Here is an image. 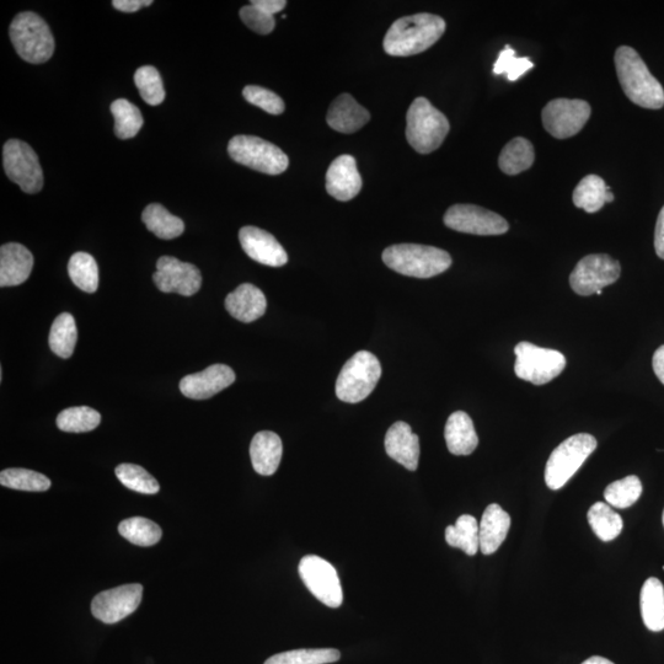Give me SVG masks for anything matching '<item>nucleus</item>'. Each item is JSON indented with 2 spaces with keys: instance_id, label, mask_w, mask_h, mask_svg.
I'll use <instances>...</instances> for the list:
<instances>
[{
  "instance_id": "nucleus-28",
  "label": "nucleus",
  "mask_w": 664,
  "mask_h": 664,
  "mask_svg": "<svg viewBox=\"0 0 664 664\" xmlns=\"http://www.w3.org/2000/svg\"><path fill=\"white\" fill-rule=\"evenodd\" d=\"M642 620L647 629L658 633L664 630V587L655 577L649 578L641 589Z\"/></svg>"
},
{
  "instance_id": "nucleus-47",
  "label": "nucleus",
  "mask_w": 664,
  "mask_h": 664,
  "mask_svg": "<svg viewBox=\"0 0 664 664\" xmlns=\"http://www.w3.org/2000/svg\"><path fill=\"white\" fill-rule=\"evenodd\" d=\"M250 4L260 8L262 12L273 16L281 13L286 8L287 2L286 0H253Z\"/></svg>"
},
{
  "instance_id": "nucleus-23",
  "label": "nucleus",
  "mask_w": 664,
  "mask_h": 664,
  "mask_svg": "<svg viewBox=\"0 0 664 664\" xmlns=\"http://www.w3.org/2000/svg\"><path fill=\"white\" fill-rule=\"evenodd\" d=\"M227 312L242 323H253L265 314L267 301L261 289L244 283L226 298Z\"/></svg>"
},
{
  "instance_id": "nucleus-36",
  "label": "nucleus",
  "mask_w": 664,
  "mask_h": 664,
  "mask_svg": "<svg viewBox=\"0 0 664 664\" xmlns=\"http://www.w3.org/2000/svg\"><path fill=\"white\" fill-rule=\"evenodd\" d=\"M111 112L115 117V133L121 139L136 137L143 127V116L136 105L125 99L111 104Z\"/></svg>"
},
{
  "instance_id": "nucleus-34",
  "label": "nucleus",
  "mask_w": 664,
  "mask_h": 664,
  "mask_svg": "<svg viewBox=\"0 0 664 664\" xmlns=\"http://www.w3.org/2000/svg\"><path fill=\"white\" fill-rule=\"evenodd\" d=\"M119 533L128 542L144 548L158 544L163 537L162 528L151 519L143 517L125 519L120 523Z\"/></svg>"
},
{
  "instance_id": "nucleus-48",
  "label": "nucleus",
  "mask_w": 664,
  "mask_h": 664,
  "mask_svg": "<svg viewBox=\"0 0 664 664\" xmlns=\"http://www.w3.org/2000/svg\"><path fill=\"white\" fill-rule=\"evenodd\" d=\"M655 249L657 256L664 260V207L662 208L660 214H658L657 218Z\"/></svg>"
},
{
  "instance_id": "nucleus-45",
  "label": "nucleus",
  "mask_w": 664,
  "mask_h": 664,
  "mask_svg": "<svg viewBox=\"0 0 664 664\" xmlns=\"http://www.w3.org/2000/svg\"><path fill=\"white\" fill-rule=\"evenodd\" d=\"M240 19L244 21V24L248 26L250 30L255 31L256 34L259 35H269L275 30V18L262 12L260 8L255 7L253 4L245 5V7L240 10Z\"/></svg>"
},
{
  "instance_id": "nucleus-13",
  "label": "nucleus",
  "mask_w": 664,
  "mask_h": 664,
  "mask_svg": "<svg viewBox=\"0 0 664 664\" xmlns=\"http://www.w3.org/2000/svg\"><path fill=\"white\" fill-rule=\"evenodd\" d=\"M591 112V106L585 100L556 99L544 107L543 125L555 138L574 137L586 126Z\"/></svg>"
},
{
  "instance_id": "nucleus-33",
  "label": "nucleus",
  "mask_w": 664,
  "mask_h": 664,
  "mask_svg": "<svg viewBox=\"0 0 664 664\" xmlns=\"http://www.w3.org/2000/svg\"><path fill=\"white\" fill-rule=\"evenodd\" d=\"M77 340L78 331L73 315L69 313L58 315L53 321L50 337H48V344H50L52 352L67 360L73 355Z\"/></svg>"
},
{
  "instance_id": "nucleus-7",
  "label": "nucleus",
  "mask_w": 664,
  "mask_h": 664,
  "mask_svg": "<svg viewBox=\"0 0 664 664\" xmlns=\"http://www.w3.org/2000/svg\"><path fill=\"white\" fill-rule=\"evenodd\" d=\"M597 439L589 433L567 438L551 453L545 468V483L551 490H560L597 448Z\"/></svg>"
},
{
  "instance_id": "nucleus-21",
  "label": "nucleus",
  "mask_w": 664,
  "mask_h": 664,
  "mask_svg": "<svg viewBox=\"0 0 664 664\" xmlns=\"http://www.w3.org/2000/svg\"><path fill=\"white\" fill-rule=\"evenodd\" d=\"M34 256L24 245L9 243L0 248V286L14 287L28 281Z\"/></svg>"
},
{
  "instance_id": "nucleus-27",
  "label": "nucleus",
  "mask_w": 664,
  "mask_h": 664,
  "mask_svg": "<svg viewBox=\"0 0 664 664\" xmlns=\"http://www.w3.org/2000/svg\"><path fill=\"white\" fill-rule=\"evenodd\" d=\"M572 201L577 208L587 213H596L602 210L605 203L613 202L614 195L601 176L591 174L578 182Z\"/></svg>"
},
{
  "instance_id": "nucleus-24",
  "label": "nucleus",
  "mask_w": 664,
  "mask_h": 664,
  "mask_svg": "<svg viewBox=\"0 0 664 664\" xmlns=\"http://www.w3.org/2000/svg\"><path fill=\"white\" fill-rule=\"evenodd\" d=\"M511 517L503 508L492 503L486 508L479 524L480 550L484 555L496 553L505 542L511 528Z\"/></svg>"
},
{
  "instance_id": "nucleus-50",
  "label": "nucleus",
  "mask_w": 664,
  "mask_h": 664,
  "mask_svg": "<svg viewBox=\"0 0 664 664\" xmlns=\"http://www.w3.org/2000/svg\"><path fill=\"white\" fill-rule=\"evenodd\" d=\"M582 664H614V663L612 661L607 660V658L593 656L591 658H588V660H586Z\"/></svg>"
},
{
  "instance_id": "nucleus-49",
  "label": "nucleus",
  "mask_w": 664,
  "mask_h": 664,
  "mask_svg": "<svg viewBox=\"0 0 664 664\" xmlns=\"http://www.w3.org/2000/svg\"><path fill=\"white\" fill-rule=\"evenodd\" d=\"M652 367L657 378L664 385V345L658 348L655 355H653Z\"/></svg>"
},
{
  "instance_id": "nucleus-39",
  "label": "nucleus",
  "mask_w": 664,
  "mask_h": 664,
  "mask_svg": "<svg viewBox=\"0 0 664 664\" xmlns=\"http://www.w3.org/2000/svg\"><path fill=\"white\" fill-rule=\"evenodd\" d=\"M642 495V484L635 475L626 476V478L614 481L604 491L605 501L609 506L625 510L637 501Z\"/></svg>"
},
{
  "instance_id": "nucleus-15",
  "label": "nucleus",
  "mask_w": 664,
  "mask_h": 664,
  "mask_svg": "<svg viewBox=\"0 0 664 664\" xmlns=\"http://www.w3.org/2000/svg\"><path fill=\"white\" fill-rule=\"evenodd\" d=\"M143 586L123 585L101 592L91 602V613L105 624H116L135 613L142 602Z\"/></svg>"
},
{
  "instance_id": "nucleus-22",
  "label": "nucleus",
  "mask_w": 664,
  "mask_h": 664,
  "mask_svg": "<svg viewBox=\"0 0 664 664\" xmlns=\"http://www.w3.org/2000/svg\"><path fill=\"white\" fill-rule=\"evenodd\" d=\"M369 120H371V114L350 94L337 96L326 116V121L332 130L346 133V135L360 131Z\"/></svg>"
},
{
  "instance_id": "nucleus-38",
  "label": "nucleus",
  "mask_w": 664,
  "mask_h": 664,
  "mask_svg": "<svg viewBox=\"0 0 664 664\" xmlns=\"http://www.w3.org/2000/svg\"><path fill=\"white\" fill-rule=\"evenodd\" d=\"M101 415L88 406H77L63 410L57 416V427L63 432L83 433L95 430L100 425Z\"/></svg>"
},
{
  "instance_id": "nucleus-32",
  "label": "nucleus",
  "mask_w": 664,
  "mask_h": 664,
  "mask_svg": "<svg viewBox=\"0 0 664 664\" xmlns=\"http://www.w3.org/2000/svg\"><path fill=\"white\" fill-rule=\"evenodd\" d=\"M446 542L452 548L462 549L465 554L474 556L480 550L479 523L470 514H463L454 526L446 529Z\"/></svg>"
},
{
  "instance_id": "nucleus-10",
  "label": "nucleus",
  "mask_w": 664,
  "mask_h": 664,
  "mask_svg": "<svg viewBox=\"0 0 664 664\" xmlns=\"http://www.w3.org/2000/svg\"><path fill=\"white\" fill-rule=\"evenodd\" d=\"M3 166L8 178L25 194H37L44 187V171L39 157L28 143L10 139L4 144Z\"/></svg>"
},
{
  "instance_id": "nucleus-2",
  "label": "nucleus",
  "mask_w": 664,
  "mask_h": 664,
  "mask_svg": "<svg viewBox=\"0 0 664 664\" xmlns=\"http://www.w3.org/2000/svg\"><path fill=\"white\" fill-rule=\"evenodd\" d=\"M614 62L621 88L631 103L644 109H662L664 89L633 47H619Z\"/></svg>"
},
{
  "instance_id": "nucleus-46",
  "label": "nucleus",
  "mask_w": 664,
  "mask_h": 664,
  "mask_svg": "<svg viewBox=\"0 0 664 664\" xmlns=\"http://www.w3.org/2000/svg\"><path fill=\"white\" fill-rule=\"evenodd\" d=\"M152 0H114L112 5L123 13H136L144 7H151Z\"/></svg>"
},
{
  "instance_id": "nucleus-20",
  "label": "nucleus",
  "mask_w": 664,
  "mask_h": 664,
  "mask_svg": "<svg viewBox=\"0 0 664 664\" xmlns=\"http://www.w3.org/2000/svg\"><path fill=\"white\" fill-rule=\"evenodd\" d=\"M384 446L389 457L404 468L415 471L419 467L420 438L412 432L408 423L395 422L385 436Z\"/></svg>"
},
{
  "instance_id": "nucleus-19",
  "label": "nucleus",
  "mask_w": 664,
  "mask_h": 664,
  "mask_svg": "<svg viewBox=\"0 0 664 664\" xmlns=\"http://www.w3.org/2000/svg\"><path fill=\"white\" fill-rule=\"evenodd\" d=\"M362 178L352 155H341L331 163L326 173V191L335 200L351 201L360 194Z\"/></svg>"
},
{
  "instance_id": "nucleus-30",
  "label": "nucleus",
  "mask_w": 664,
  "mask_h": 664,
  "mask_svg": "<svg viewBox=\"0 0 664 664\" xmlns=\"http://www.w3.org/2000/svg\"><path fill=\"white\" fill-rule=\"evenodd\" d=\"M142 219L149 232L163 240L179 238L185 230L182 219L174 216L165 207L152 203L142 213Z\"/></svg>"
},
{
  "instance_id": "nucleus-5",
  "label": "nucleus",
  "mask_w": 664,
  "mask_h": 664,
  "mask_svg": "<svg viewBox=\"0 0 664 664\" xmlns=\"http://www.w3.org/2000/svg\"><path fill=\"white\" fill-rule=\"evenodd\" d=\"M9 35L16 52L26 62L45 63L55 52V37L50 26L35 13L25 12L16 15L10 25Z\"/></svg>"
},
{
  "instance_id": "nucleus-8",
  "label": "nucleus",
  "mask_w": 664,
  "mask_h": 664,
  "mask_svg": "<svg viewBox=\"0 0 664 664\" xmlns=\"http://www.w3.org/2000/svg\"><path fill=\"white\" fill-rule=\"evenodd\" d=\"M229 157L248 168L267 175H280L288 169L289 159L280 148L255 136H235L228 144Z\"/></svg>"
},
{
  "instance_id": "nucleus-14",
  "label": "nucleus",
  "mask_w": 664,
  "mask_h": 664,
  "mask_svg": "<svg viewBox=\"0 0 664 664\" xmlns=\"http://www.w3.org/2000/svg\"><path fill=\"white\" fill-rule=\"evenodd\" d=\"M444 224L455 232L473 235H502L510 224L500 214L475 205H454L444 214Z\"/></svg>"
},
{
  "instance_id": "nucleus-3",
  "label": "nucleus",
  "mask_w": 664,
  "mask_h": 664,
  "mask_svg": "<svg viewBox=\"0 0 664 664\" xmlns=\"http://www.w3.org/2000/svg\"><path fill=\"white\" fill-rule=\"evenodd\" d=\"M384 264L400 275L431 278L446 272L452 266V257L435 246L398 244L385 249Z\"/></svg>"
},
{
  "instance_id": "nucleus-18",
  "label": "nucleus",
  "mask_w": 664,
  "mask_h": 664,
  "mask_svg": "<svg viewBox=\"0 0 664 664\" xmlns=\"http://www.w3.org/2000/svg\"><path fill=\"white\" fill-rule=\"evenodd\" d=\"M240 244L246 255L259 264L282 267L288 262V255L272 234L256 227H244L239 232Z\"/></svg>"
},
{
  "instance_id": "nucleus-26",
  "label": "nucleus",
  "mask_w": 664,
  "mask_h": 664,
  "mask_svg": "<svg viewBox=\"0 0 664 664\" xmlns=\"http://www.w3.org/2000/svg\"><path fill=\"white\" fill-rule=\"evenodd\" d=\"M444 438L448 451L454 455H470L479 444L474 422L464 411H457L449 416L444 428Z\"/></svg>"
},
{
  "instance_id": "nucleus-41",
  "label": "nucleus",
  "mask_w": 664,
  "mask_h": 664,
  "mask_svg": "<svg viewBox=\"0 0 664 664\" xmlns=\"http://www.w3.org/2000/svg\"><path fill=\"white\" fill-rule=\"evenodd\" d=\"M115 474L122 485L139 494L154 495L160 490L158 481L139 465L121 464L116 468Z\"/></svg>"
},
{
  "instance_id": "nucleus-17",
  "label": "nucleus",
  "mask_w": 664,
  "mask_h": 664,
  "mask_svg": "<svg viewBox=\"0 0 664 664\" xmlns=\"http://www.w3.org/2000/svg\"><path fill=\"white\" fill-rule=\"evenodd\" d=\"M235 382V373L226 364H213L205 371L181 379L180 390L186 398L206 400L221 393Z\"/></svg>"
},
{
  "instance_id": "nucleus-4",
  "label": "nucleus",
  "mask_w": 664,
  "mask_h": 664,
  "mask_svg": "<svg viewBox=\"0 0 664 664\" xmlns=\"http://www.w3.org/2000/svg\"><path fill=\"white\" fill-rule=\"evenodd\" d=\"M406 119V138L410 146L420 154L437 151L451 131L447 117L426 98L415 99Z\"/></svg>"
},
{
  "instance_id": "nucleus-42",
  "label": "nucleus",
  "mask_w": 664,
  "mask_h": 664,
  "mask_svg": "<svg viewBox=\"0 0 664 664\" xmlns=\"http://www.w3.org/2000/svg\"><path fill=\"white\" fill-rule=\"evenodd\" d=\"M135 83L142 99L148 105L158 106L165 100L163 79L158 69L152 66H144L135 74Z\"/></svg>"
},
{
  "instance_id": "nucleus-9",
  "label": "nucleus",
  "mask_w": 664,
  "mask_h": 664,
  "mask_svg": "<svg viewBox=\"0 0 664 664\" xmlns=\"http://www.w3.org/2000/svg\"><path fill=\"white\" fill-rule=\"evenodd\" d=\"M514 353L517 357L514 364L516 376L534 385L550 383L566 367V358L561 352L535 346L530 342H519L514 347Z\"/></svg>"
},
{
  "instance_id": "nucleus-1",
  "label": "nucleus",
  "mask_w": 664,
  "mask_h": 664,
  "mask_svg": "<svg viewBox=\"0 0 664 664\" xmlns=\"http://www.w3.org/2000/svg\"><path fill=\"white\" fill-rule=\"evenodd\" d=\"M446 31V21L435 14L404 16L390 26L384 37V51L394 57L419 55L431 48Z\"/></svg>"
},
{
  "instance_id": "nucleus-31",
  "label": "nucleus",
  "mask_w": 664,
  "mask_h": 664,
  "mask_svg": "<svg viewBox=\"0 0 664 664\" xmlns=\"http://www.w3.org/2000/svg\"><path fill=\"white\" fill-rule=\"evenodd\" d=\"M588 523L602 542H612L623 530V518L608 503L597 502L589 508Z\"/></svg>"
},
{
  "instance_id": "nucleus-35",
  "label": "nucleus",
  "mask_w": 664,
  "mask_h": 664,
  "mask_svg": "<svg viewBox=\"0 0 664 664\" xmlns=\"http://www.w3.org/2000/svg\"><path fill=\"white\" fill-rule=\"evenodd\" d=\"M68 273L72 282L87 293H95L99 287V267L93 256L77 253L68 262Z\"/></svg>"
},
{
  "instance_id": "nucleus-44",
  "label": "nucleus",
  "mask_w": 664,
  "mask_h": 664,
  "mask_svg": "<svg viewBox=\"0 0 664 664\" xmlns=\"http://www.w3.org/2000/svg\"><path fill=\"white\" fill-rule=\"evenodd\" d=\"M243 96L248 103L260 107L267 114L281 115L285 112V101L269 89L248 85L243 90Z\"/></svg>"
},
{
  "instance_id": "nucleus-52",
  "label": "nucleus",
  "mask_w": 664,
  "mask_h": 664,
  "mask_svg": "<svg viewBox=\"0 0 664 664\" xmlns=\"http://www.w3.org/2000/svg\"><path fill=\"white\" fill-rule=\"evenodd\" d=\"M663 570H664V566H663Z\"/></svg>"
},
{
  "instance_id": "nucleus-25",
  "label": "nucleus",
  "mask_w": 664,
  "mask_h": 664,
  "mask_svg": "<svg viewBox=\"0 0 664 664\" xmlns=\"http://www.w3.org/2000/svg\"><path fill=\"white\" fill-rule=\"evenodd\" d=\"M283 444L275 432L256 433L250 444L251 463L257 474L271 476L280 467Z\"/></svg>"
},
{
  "instance_id": "nucleus-40",
  "label": "nucleus",
  "mask_w": 664,
  "mask_h": 664,
  "mask_svg": "<svg viewBox=\"0 0 664 664\" xmlns=\"http://www.w3.org/2000/svg\"><path fill=\"white\" fill-rule=\"evenodd\" d=\"M340 651L335 649H305L278 653L265 664H329L339 661Z\"/></svg>"
},
{
  "instance_id": "nucleus-11",
  "label": "nucleus",
  "mask_w": 664,
  "mask_h": 664,
  "mask_svg": "<svg viewBox=\"0 0 664 664\" xmlns=\"http://www.w3.org/2000/svg\"><path fill=\"white\" fill-rule=\"evenodd\" d=\"M620 275L619 261L607 254H592L578 261L570 275V286L578 296L588 297L614 285Z\"/></svg>"
},
{
  "instance_id": "nucleus-29",
  "label": "nucleus",
  "mask_w": 664,
  "mask_h": 664,
  "mask_svg": "<svg viewBox=\"0 0 664 664\" xmlns=\"http://www.w3.org/2000/svg\"><path fill=\"white\" fill-rule=\"evenodd\" d=\"M535 152L533 144L528 139L517 137L508 142L502 149L498 166L506 175H518L533 165Z\"/></svg>"
},
{
  "instance_id": "nucleus-43",
  "label": "nucleus",
  "mask_w": 664,
  "mask_h": 664,
  "mask_svg": "<svg viewBox=\"0 0 664 664\" xmlns=\"http://www.w3.org/2000/svg\"><path fill=\"white\" fill-rule=\"evenodd\" d=\"M534 64L528 57H516V51L511 46H506L500 53L494 66L495 76H505L510 82H516L523 77Z\"/></svg>"
},
{
  "instance_id": "nucleus-37",
  "label": "nucleus",
  "mask_w": 664,
  "mask_h": 664,
  "mask_svg": "<svg viewBox=\"0 0 664 664\" xmlns=\"http://www.w3.org/2000/svg\"><path fill=\"white\" fill-rule=\"evenodd\" d=\"M0 484L13 490L44 492L50 489L51 480L37 471L15 468L0 473Z\"/></svg>"
},
{
  "instance_id": "nucleus-16",
  "label": "nucleus",
  "mask_w": 664,
  "mask_h": 664,
  "mask_svg": "<svg viewBox=\"0 0 664 664\" xmlns=\"http://www.w3.org/2000/svg\"><path fill=\"white\" fill-rule=\"evenodd\" d=\"M153 280L159 291L178 293L184 297L194 296L202 286L200 270L195 265L182 262L173 256L160 257Z\"/></svg>"
},
{
  "instance_id": "nucleus-6",
  "label": "nucleus",
  "mask_w": 664,
  "mask_h": 664,
  "mask_svg": "<svg viewBox=\"0 0 664 664\" xmlns=\"http://www.w3.org/2000/svg\"><path fill=\"white\" fill-rule=\"evenodd\" d=\"M380 377L382 366L378 358L368 351L357 352L346 362L337 378V398L348 404L361 403L376 389Z\"/></svg>"
},
{
  "instance_id": "nucleus-12",
  "label": "nucleus",
  "mask_w": 664,
  "mask_h": 664,
  "mask_svg": "<svg viewBox=\"0 0 664 664\" xmlns=\"http://www.w3.org/2000/svg\"><path fill=\"white\" fill-rule=\"evenodd\" d=\"M299 576L315 598L329 608H339L344 602V593L339 575L330 562L319 556L308 555L299 562Z\"/></svg>"
},
{
  "instance_id": "nucleus-51",
  "label": "nucleus",
  "mask_w": 664,
  "mask_h": 664,
  "mask_svg": "<svg viewBox=\"0 0 664 664\" xmlns=\"http://www.w3.org/2000/svg\"><path fill=\"white\" fill-rule=\"evenodd\" d=\"M662 519H663V526H664V511H663V516H662Z\"/></svg>"
}]
</instances>
